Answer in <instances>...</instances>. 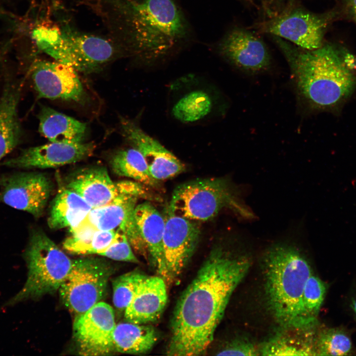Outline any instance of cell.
<instances>
[{
	"mask_svg": "<svg viewBox=\"0 0 356 356\" xmlns=\"http://www.w3.org/2000/svg\"><path fill=\"white\" fill-rule=\"evenodd\" d=\"M217 48L228 63L250 74L264 71L271 64L266 44L256 32L249 28L231 29L219 42Z\"/></svg>",
	"mask_w": 356,
	"mask_h": 356,
	"instance_id": "2e32d148",
	"label": "cell"
},
{
	"mask_svg": "<svg viewBox=\"0 0 356 356\" xmlns=\"http://www.w3.org/2000/svg\"><path fill=\"white\" fill-rule=\"evenodd\" d=\"M0 186L1 201L35 218L43 215L52 188L49 178L39 172L3 175L0 178Z\"/></svg>",
	"mask_w": 356,
	"mask_h": 356,
	"instance_id": "5bb4252c",
	"label": "cell"
},
{
	"mask_svg": "<svg viewBox=\"0 0 356 356\" xmlns=\"http://www.w3.org/2000/svg\"><path fill=\"white\" fill-rule=\"evenodd\" d=\"M229 209L240 217L254 215L240 197L239 190L224 178L197 179L182 183L174 190L166 210L189 220L203 222Z\"/></svg>",
	"mask_w": 356,
	"mask_h": 356,
	"instance_id": "8992f818",
	"label": "cell"
},
{
	"mask_svg": "<svg viewBox=\"0 0 356 356\" xmlns=\"http://www.w3.org/2000/svg\"><path fill=\"white\" fill-rule=\"evenodd\" d=\"M265 288L269 308L284 328L306 329L302 296L305 284L312 274L311 266L295 247L278 243L264 257Z\"/></svg>",
	"mask_w": 356,
	"mask_h": 356,
	"instance_id": "277c9868",
	"label": "cell"
},
{
	"mask_svg": "<svg viewBox=\"0 0 356 356\" xmlns=\"http://www.w3.org/2000/svg\"><path fill=\"white\" fill-rule=\"evenodd\" d=\"M260 351L255 345L246 338H236L221 349L218 356H257Z\"/></svg>",
	"mask_w": 356,
	"mask_h": 356,
	"instance_id": "d6a6232c",
	"label": "cell"
},
{
	"mask_svg": "<svg viewBox=\"0 0 356 356\" xmlns=\"http://www.w3.org/2000/svg\"><path fill=\"white\" fill-rule=\"evenodd\" d=\"M250 265L247 258L233 255L221 247L212 250L175 307L167 355L205 354L231 294Z\"/></svg>",
	"mask_w": 356,
	"mask_h": 356,
	"instance_id": "6da1fadb",
	"label": "cell"
},
{
	"mask_svg": "<svg viewBox=\"0 0 356 356\" xmlns=\"http://www.w3.org/2000/svg\"><path fill=\"white\" fill-rule=\"evenodd\" d=\"M167 300L166 281L159 275H147L125 309V320L136 324L154 322L161 316Z\"/></svg>",
	"mask_w": 356,
	"mask_h": 356,
	"instance_id": "d6986e66",
	"label": "cell"
},
{
	"mask_svg": "<svg viewBox=\"0 0 356 356\" xmlns=\"http://www.w3.org/2000/svg\"><path fill=\"white\" fill-rule=\"evenodd\" d=\"M327 287L319 277L312 274L304 287L302 304L305 318L310 326H314L324 301Z\"/></svg>",
	"mask_w": 356,
	"mask_h": 356,
	"instance_id": "f1b7e54d",
	"label": "cell"
},
{
	"mask_svg": "<svg viewBox=\"0 0 356 356\" xmlns=\"http://www.w3.org/2000/svg\"><path fill=\"white\" fill-rule=\"evenodd\" d=\"M117 231L114 241L98 255L118 261L139 263L125 233L119 228Z\"/></svg>",
	"mask_w": 356,
	"mask_h": 356,
	"instance_id": "4dcf8cb0",
	"label": "cell"
},
{
	"mask_svg": "<svg viewBox=\"0 0 356 356\" xmlns=\"http://www.w3.org/2000/svg\"><path fill=\"white\" fill-rule=\"evenodd\" d=\"M22 82L7 78L0 98V161L21 141L23 131L18 113Z\"/></svg>",
	"mask_w": 356,
	"mask_h": 356,
	"instance_id": "7402d4cb",
	"label": "cell"
},
{
	"mask_svg": "<svg viewBox=\"0 0 356 356\" xmlns=\"http://www.w3.org/2000/svg\"><path fill=\"white\" fill-rule=\"evenodd\" d=\"M116 325L114 310L102 301L76 316L73 337L79 354L100 356L115 352L113 334Z\"/></svg>",
	"mask_w": 356,
	"mask_h": 356,
	"instance_id": "8fae6325",
	"label": "cell"
},
{
	"mask_svg": "<svg viewBox=\"0 0 356 356\" xmlns=\"http://www.w3.org/2000/svg\"><path fill=\"white\" fill-rule=\"evenodd\" d=\"M314 332L303 338L285 333L276 334L266 342L260 350L264 356H316Z\"/></svg>",
	"mask_w": 356,
	"mask_h": 356,
	"instance_id": "4316f807",
	"label": "cell"
},
{
	"mask_svg": "<svg viewBox=\"0 0 356 356\" xmlns=\"http://www.w3.org/2000/svg\"><path fill=\"white\" fill-rule=\"evenodd\" d=\"M121 134L127 143L142 155L152 177L161 181L185 170L183 163L162 144L146 133L134 120L120 117Z\"/></svg>",
	"mask_w": 356,
	"mask_h": 356,
	"instance_id": "9a60e30c",
	"label": "cell"
},
{
	"mask_svg": "<svg viewBox=\"0 0 356 356\" xmlns=\"http://www.w3.org/2000/svg\"><path fill=\"white\" fill-rule=\"evenodd\" d=\"M93 142L68 143L50 142L22 150L17 156L5 160L3 165L21 169L56 168L75 163L92 154Z\"/></svg>",
	"mask_w": 356,
	"mask_h": 356,
	"instance_id": "ac0fdd59",
	"label": "cell"
},
{
	"mask_svg": "<svg viewBox=\"0 0 356 356\" xmlns=\"http://www.w3.org/2000/svg\"><path fill=\"white\" fill-rule=\"evenodd\" d=\"M30 72L39 98L81 104L87 99L78 72L68 65L56 60L37 59L32 63Z\"/></svg>",
	"mask_w": 356,
	"mask_h": 356,
	"instance_id": "7c38bea8",
	"label": "cell"
},
{
	"mask_svg": "<svg viewBox=\"0 0 356 356\" xmlns=\"http://www.w3.org/2000/svg\"><path fill=\"white\" fill-rule=\"evenodd\" d=\"M40 133L50 142H84L87 134V124L42 105L38 114Z\"/></svg>",
	"mask_w": 356,
	"mask_h": 356,
	"instance_id": "603a6c76",
	"label": "cell"
},
{
	"mask_svg": "<svg viewBox=\"0 0 356 356\" xmlns=\"http://www.w3.org/2000/svg\"><path fill=\"white\" fill-rule=\"evenodd\" d=\"M106 0L114 34L119 33L118 41L122 39L116 44L146 68L167 59L189 36L174 0Z\"/></svg>",
	"mask_w": 356,
	"mask_h": 356,
	"instance_id": "7a4b0ae2",
	"label": "cell"
},
{
	"mask_svg": "<svg viewBox=\"0 0 356 356\" xmlns=\"http://www.w3.org/2000/svg\"><path fill=\"white\" fill-rule=\"evenodd\" d=\"M92 207L78 193L66 187L60 189L53 199L47 219L52 229L78 225Z\"/></svg>",
	"mask_w": 356,
	"mask_h": 356,
	"instance_id": "cb8c5ba5",
	"label": "cell"
},
{
	"mask_svg": "<svg viewBox=\"0 0 356 356\" xmlns=\"http://www.w3.org/2000/svg\"><path fill=\"white\" fill-rule=\"evenodd\" d=\"M315 347L316 356H347L352 352V344L343 329L329 328L316 334Z\"/></svg>",
	"mask_w": 356,
	"mask_h": 356,
	"instance_id": "83f0119b",
	"label": "cell"
},
{
	"mask_svg": "<svg viewBox=\"0 0 356 356\" xmlns=\"http://www.w3.org/2000/svg\"><path fill=\"white\" fill-rule=\"evenodd\" d=\"M134 218L150 261L159 276L166 281V268L163 249L164 216L152 203L146 201L136 205Z\"/></svg>",
	"mask_w": 356,
	"mask_h": 356,
	"instance_id": "ffe728a7",
	"label": "cell"
},
{
	"mask_svg": "<svg viewBox=\"0 0 356 356\" xmlns=\"http://www.w3.org/2000/svg\"><path fill=\"white\" fill-rule=\"evenodd\" d=\"M147 276L139 270L123 274L112 282L113 303L120 312H124L130 303L141 282Z\"/></svg>",
	"mask_w": 356,
	"mask_h": 356,
	"instance_id": "f546056e",
	"label": "cell"
},
{
	"mask_svg": "<svg viewBox=\"0 0 356 356\" xmlns=\"http://www.w3.org/2000/svg\"><path fill=\"white\" fill-rule=\"evenodd\" d=\"M23 257L28 269L26 281L20 291L4 306H12L56 292L73 263L42 230L38 228L31 230Z\"/></svg>",
	"mask_w": 356,
	"mask_h": 356,
	"instance_id": "52a82bcc",
	"label": "cell"
},
{
	"mask_svg": "<svg viewBox=\"0 0 356 356\" xmlns=\"http://www.w3.org/2000/svg\"><path fill=\"white\" fill-rule=\"evenodd\" d=\"M159 335L153 326L128 321L116 325L113 342L115 351L140 355L150 351L158 340Z\"/></svg>",
	"mask_w": 356,
	"mask_h": 356,
	"instance_id": "d4e9b609",
	"label": "cell"
},
{
	"mask_svg": "<svg viewBox=\"0 0 356 356\" xmlns=\"http://www.w3.org/2000/svg\"><path fill=\"white\" fill-rule=\"evenodd\" d=\"M9 44L10 43L9 42L5 43H0V76L4 57L6 51H7L8 49L9 45L10 44Z\"/></svg>",
	"mask_w": 356,
	"mask_h": 356,
	"instance_id": "e575fe53",
	"label": "cell"
},
{
	"mask_svg": "<svg viewBox=\"0 0 356 356\" xmlns=\"http://www.w3.org/2000/svg\"><path fill=\"white\" fill-rule=\"evenodd\" d=\"M169 112L177 122L196 125L222 115L226 104L222 94L213 84L194 74L183 76L169 88Z\"/></svg>",
	"mask_w": 356,
	"mask_h": 356,
	"instance_id": "9c48e42d",
	"label": "cell"
},
{
	"mask_svg": "<svg viewBox=\"0 0 356 356\" xmlns=\"http://www.w3.org/2000/svg\"><path fill=\"white\" fill-rule=\"evenodd\" d=\"M351 307L356 316V298L353 299L352 301Z\"/></svg>",
	"mask_w": 356,
	"mask_h": 356,
	"instance_id": "d590c367",
	"label": "cell"
},
{
	"mask_svg": "<svg viewBox=\"0 0 356 356\" xmlns=\"http://www.w3.org/2000/svg\"><path fill=\"white\" fill-rule=\"evenodd\" d=\"M109 163L113 172L119 176L132 178L154 188L160 187V181L150 174L142 155L133 147L115 151L111 155Z\"/></svg>",
	"mask_w": 356,
	"mask_h": 356,
	"instance_id": "484cf974",
	"label": "cell"
},
{
	"mask_svg": "<svg viewBox=\"0 0 356 356\" xmlns=\"http://www.w3.org/2000/svg\"><path fill=\"white\" fill-rule=\"evenodd\" d=\"M340 16V8L316 13L296 4L279 15L254 24L250 29L257 33L278 37L307 50L324 44L329 25Z\"/></svg>",
	"mask_w": 356,
	"mask_h": 356,
	"instance_id": "ba28073f",
	"label": "cell"
},
{
	"mask_svg": "<svg viewBox=\"0 0 356 356\" xmlns=\"http://www.w3.org/2000/svg\"><path fill=\"white\" fill-rule=\"evenodd\" d=\"M265 19L275 17L296 4V0H242Z\"/></svg>",
	"mask_w": 356,
	"mask_h": 356,
	"instance_id": "1f68e13d",
	"label": "cell"
},
{
	"mask_svg": "<svg viewBox=\"0 0 356 356\" xmlns=\"http://www.w3.org/2000/svg\"><path fill=\"white\" fill-rule=\"evenodd\" d=\"M32 36L41 51L84 74L98 72L124 55L115 42L67 28L39 25L33 30Z\"/></svg>",
	"mask_w": 356,
	"mask_h": 356,
	"instance_id": "5b68a950",
	"label": "cell"
},
{
	"mask_svg": "<svg viewBox=\"0 0 356 356\" xmlns=\"http://www.w3.org/2000/svg\"><path fill=\"white\" fill-rule=\"evenodd\" d=\"M290 67L297 90L312 107L334 106L350 95L356 85L353 56L334 44L307 50L272 36Z\"/></svg>",
	"mask_w": 356,
	"mask_h": 356,
	"instance_id": "3957f363",
	"label": "cell"
},
{
	"mask_svg": "<svg viewBox=\"0 0 356 356\" xmlns=\"http://www.w3.org/2000/svg\"><path fill=\"white\" fill-rule=\"evenodd\" d=\"M340 10L341 16L344 15L356 24V0H342Z\"/></svg>",
	"mask_w": 356,
	"mask_h": 356,
	"instance_id": "836d02e7",
	"label": "cell"
},
{
	"mask_svg": "<svg viewBox=\"0 0 356 356\" xmlns=\"http://www.w3.org/2000/svg\"><path fill=\"white\" fill-rule=\"evenodd\" d=\"M65 187L80 195L92 208L108 204L119 193L117 183L102 166L81 170L69 179Z\"/></svg>",
	"mask_w": 356,
	"mask_h": 356,
	"instance_id": "44dd1931",
	"label": "cell"
},
{
	"mask_svg": "<svg viewBox=\"0 0 356 356\" xmlns=\"http://www.w3.org/2000/svg\"><path fill=\"white\" fill-rule=\"evenodd\" d=\"M114 270L111 264L102 258L73 260L58 290L63 304L76 316L84 313L105 297Z\"/></svg>",
	"mask_w": 356,
	"mask_h": 356,
	"instance_id": "30bf717a",
	"label": "cell"
},
{
	"mask_svg": "<svg viewBox=\"0 0 356 356\" xmlns=\"http://www.w3.org/2000/svg\"><path fill=\"white\" fill-rule=\"evenodd\" d=\"M119 193L111 202L92 208L80 223L95 230H110L123 227L134 217L138 199H152L146 186L136 181L117 182Z\"/></svg>",
	"mask_w": 356,
	"mask_h": 356,
	"instance_id": "e0dca14e",
	"label": "cell"
},
{
	"mask_svg": "<svg viewBox=\"0 0 356 356\" xmlns=\"http://www.w3.org/2000/svg\"><path fill=\"white\" fill-rule=\"evenodd\" d=\"M163 249L167 284L178 281L197 246L201 231L197 222L166 210Z\"/></svg>",
	"mask_w": 356,
	"mask_h": 356,
	"instance_id": "4fadbf2b",
	"label": "cell"
}]
</instances>
